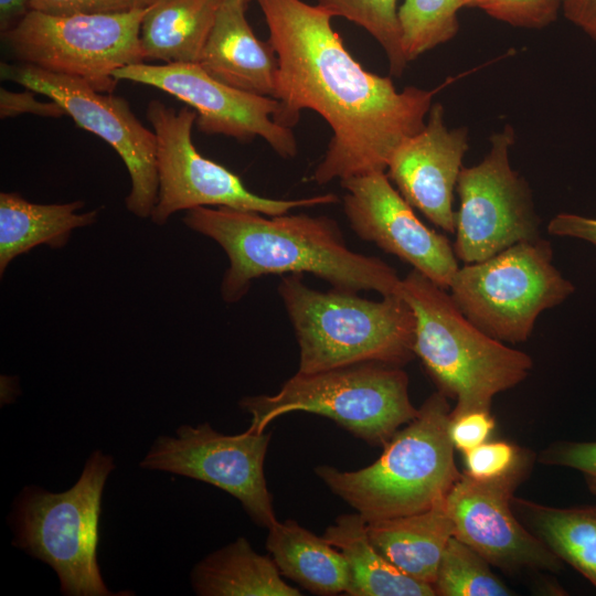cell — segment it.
<instances>
[{
  "label": "cell",
  "mask_w": 596,
  "mask_h": 596,
  "mask_svg": "<svg viewBox=\"0 0 596 596\" xmlns=\"http://www.w3.org/2000/svg\"><path fill=\"white\" fill-rule=\"evenodd\" d=\"M266 549L281 575L317 595L348 593L350 573L342 553L323 536L287 519L268 528Z\"/></svg>",
  "instance_id": "obj_21"
},
{
  "label": "cell",
  "mask_w": 596,
  "mask_h": 596,
  "mask_svg": "<svg viewBox=\"0 0 596 596\" xmlns=\"http://www.w3.org/2000/svg\"><path fill=\"white\" fill-rule=\"evenodd\" d=\"M564 17L596 43V0H564Z\"/></svg>",
  "instance_id": "obj_36"
},
{
  "label": "cell",
  "mask_w": 596,
  "mask_h": 596,
  "mask_svg": "<svg viewBox=\"0 0 596 596\" xmlns=\"http://www.w3.org/2000/svg\"><path fill=\"white\" fill-rule=\"evenodd\" d=\"M445 110L434 103L425 126L392 155L386 174L402 196L434 225L455 233L454 192L469 148L466 127L449 129Z\"/></svg>",
  "instance_id": "obj_17"
},
{
  "label": "cell",
  "mask_w": 596,
  "mask_h": 596,
  "mask_svg": "<svg viewBox=\"0 0 596 596\" xmlns=\"http://www.w3.org/2000/svg\"><path fill=\"white\" fill-rule=\"evenodd\" d=\"M523 453V449L511 443L487 440L464 453L465 472L476 479L503 476L518 464Z\"/></svg>",
  "instance_id": "obj_30"
},
{
  "label": "cell",
  "mask_w": 596,
  "mask_h": 596,
  "mask_svg": "<svg viewBox=\"0 0 596 596\" xmlns=\"http://www.w3.org/2000/svg\"><path fill=\"white\" fill-rule=\"evenodd\" d=\"M496 426L490 411L477 409L453 415L448 426L455 449L462 454L486 443Z\"/></svg>",
  "instance_id": "obj_33"
},
{
  "label": "cell",
  "mask_w": 596,
  "mask_h": 596,
  "mask_svg": "<svg viewBox=\"0 0 596 596\" xmlns=\"http://www.w3.org/2000/svg\"><path fill=\"white\" fill-rule=\"evenodd\" d=\"M462 8L465 0H404L397 14L406 61L453 40L459 32Z\"/></svg>",
  "instance_id": "obj_26"
},
{
  "label": "cell",
  "mask_w": 596,
  "mask_h": 596,
  "mask_svg": "<svg viewBox=\"0 0 596 596\" xmlns=\"http://www.w3.org/2000/svg\"><path fill=\"white\" fill-rule=\"evenodd\" d=\"M540 461L579 471L588 490L596 496V441L554 443L542 453Z\"/></svg>",
  "instance_id": "obj_31"
},
{
  "label": "cell",
  "mask_w": 596,
  "mask_h": 596,
  "mask_svg": "<svg viewBox=\"0 0 596 596\" xmlns=\"http://www.w3.org/2000/svg\"><path fill=\"white\" fill-rule=\"evenodd\" d=\"M447 290L485 333L519 343L530 338L539 316L565 301L575 287L554 266L551 243L540 237L465 264Z\"/></svg>",
  "instance_id": "obj_8"
},
{
  "label": "cell",
  "mask_w": 596,
  "mask_h": 596,
  "mask_svg": "<svg viewBox=\"0 0 596 596\" xmlns=\"http://www.w3.org/2000/svg\"><path fill=\"white\" fill-rule=\"evenodd\" d=\"M373 545L406 575L433 585L444 550L453 536L445 499L430 509L366 522Z\"/></svg>",
  "instance_id": "obj_19"
},
{
  "label": "cell",
  "mask_w": 596,
  "mask_h": 596,
  "mask_svg": "<svg viewBox=\"0 0 596 596\" xmlns=\"http://www.w3.org/2000/svg\"><path fill=\"white\" fill-rule=\"evenodd\" d=\"M146 10L72 15L30 10L1 39L21 63L111 93L118 82L115 71L145 61L140 28Z\"/></svg>",
  "instance_id": "obj_9"
},
{
  "label": "cell",
  "mask_w": 596,
  "mask_h": 596,
  "mask_svg": "<svg viewBox=\"0 0 596 596\" xmlns=\"http://www.w3.org/2000/svg\"><path fill=\"white\" fill-rule=\"evenodd\" d=\"M247 0H223L198 64L216 81L260 96H275L277 54L246 19Z\"/></svg>",
  "instance_id": "obj_18"
},
{
  "label": "cell",
  "mask_w": 596,
  "mask_h": 596,
  "mask_svg": "<svg viewBox=\"0 0 596 596\" xmlns=\"http://www.w3.org/2000/svg\"><path fill=\"white\" fill-rule=\"evenodd\" d=\"M450 413L448 397L437 391L373 464L352 471L321 465L315 473L366 522L426 511L461 475L448 432Z\"/></svg>",
  "instance_id": "obj_4"
},
{
  "label": "cell",
  "mask_w": 596,
  "mask_h": 596,
  "mask_svg": "<svg viewBox=\"0 0 596 596\" xmlns=\"http://www.w3.org/2000/svg\"><path fill=\"white\" fill-rule=\"evenodd\" d=\"M401 296L415 318L414 353L438 391L456 401L451 414L486 409L492 398L529 375L532 358L488 336L454 302L447 289L412 269Z\"/></svg>",
  "instance_id": "obj_5"
},
{
  "label": "cell",
  "mask_w": 596,
  "mask_h": 596,
  "mask_svg": "<svg viewBox=\"0 0 596 596\" xmlns=\"http://www.w3.org/2000/svg\"><path fill=\"white\" fill-rule=\"evenodd\" d=\"M21 114H34L45 117H62L65 115L63 108L50 99V102H40L35 98L34 92L26 89L24 92H11L7 88H0V117H15Z\"/></svg>",
  "instance_id": "obj_34"
},
{
  "label": "cell",
  "mask_w": 596,
  "mask_h": 596,
  "mask_svg": "<svg viewBox=\"0 0 596 596\" xmlns=\"http://www.w3.org/2000/svg\"><path fill=\"white\" fill-rule=\"evenodd\" d=\"M157 0H30L31 10L55 14H115L146 9Z\"/></svg>",
  "instance_id": "obj_32"
},
{
  "label": "cell",
  "mask_w": 596,
  "mask_h": 596,
  "mask_svg": "<svg viewBox=\"0 0 596 596\" xmlns=\"http://www.w3.org/2000/svg\"><path fill=\"white\" fill-rule=\"evenodd\" d=\"M277 290L298 342L299 373L365 362L403 366L415 356L416 318L400 295L370 300L353 291H320L301 274L283 276Z\"/></svg>",
  "instance_id": "obj_3"
},
{
  "label": "cell",
  "mask_w": 596,
  "mask_h": 596,
  "mask_svg": "<svg viewBox=\"0 0 596 596\" xmlns=\"http://www.w3.org/2000/svg\"><path fill=\"white\" fill-rule=\"evenodd\" d=\"M343 211L352 231L448 289L459 268L454 245L426 226L392 184L385 171L340 181Z\"/></svg>",
  "instance_id": "obj_16"
},
{
  "label": "cell",
  "mask_w": 596,
  "mask_h": 596,
  "mask_svg": "<svg viewBox=\"0 0 596 596\" xmlns=\"http://www.w3.org/2000/svg\"><path fill=\"white\" fill-rule=\"evenodd\" d=\"M562 0H465V8L483 11L517 28L540 30L556 21Z\"/></svg>",
  "instance_id": "obj_29"
},
{
  "label": "cell",
  "mask_w": 596,
  "mask_h": 596,
  "mask_svg": "<svg viewBox=\"0 0 596 596\" xmlns=\"http://www.w3.org/2000/svg\"><path fill=\"white\" fill-rule=\"evenodd\" d=\"M191 584L200 596H299L287 584L272 556L257 553L238 538L201 560L191 572Z\"/></svg>",
  "instance_id": "obj_24"
},
{
  "label": "cell",
  "mask_w": 596,
  "mask_h": 596,
  "mask_svg": "<svg viewBox=\"0 0 596 596\" xmlns=\"http://www.w3.org/2000/svg\"><path fill=\"white\" fill-rule=\"evenodd\" d=\"M531 461L524 450L503 476L476 479L464 472L445 498L453 536L508 573L525 568L557 572L562 567V561L520 523L512 509L513 493L528 476Z\"/></svg>",
  "instance_id": "obj_14"
},
{
  "label": "cell",
  "mask_w": 596,
  "mask_h": 596,
  "mask_svg": "<svg viewBox=\"0 0 596 596\" xmlns=\"http://www.w3.org/2000/svg\"><path fill=\"white\" fill-rule=\"evenodd\" d=\"M1 77L57 103L81 128L109 143L123 159L131 181L129 212L151 216L158 200L157 138L132 113L126 99L94 89L88 83L30 64L1 63Z\"/></svg>",
  "instance_id": "obj_12"
},
{
  "label": "cell",
  "mask_w": 596,
  "mask_h": 596,
  "mask_svg": "<svg viewBox=\"0 0 596 596\" xmlns=\"http://www.w3.org/2000/svg\"><path fill=\"white\" fill-rule=\"evenodd\" d=\"M490 149L475 166L462 167L456 191L454 251L465 264L487 259L520 242L540 238L529 184L510 163L515 134L510 125L490 137Z\"/></svg>",
  "instance_id": "obj_11"
},
{
  "label": "cell",
  "mask_w": 596,
  "mask_h": 596,
  "mask_svg": "<svg viewBox=\"0 0 596 596\" xmlns=\"http://www.w3.org/2000/svg\"><path fill=\"white\" fill-rule=\"evenodd\" d=\"M117 81L159 88L189 105L202 132L220 134L240 141L263 138L283 158H294L298 147L291 128L279 124L281 104L227 86L210 76L198 63H145L121 67Z\"/></svg>",
  "instance_id": "obj_15"
},
{
  "label": "cell",
  "mask_w": 596,
  "mask_h": 596,
  "mask_svg": "<svg viewBox=\"0 0 596 596\" xmlns=\"http://www.w3.org/2000/svg\"><path fill=\"white\" fill-rule=\"evenodd\" d=\"M562 1H564V0H562Z\"/></svg>",
  "instance_id": "obj_38"
},
{
  "label": "cell",
  "mask_w": 596,
  "mask_h": 596,
  "mask_svg": "<svg viewBox=\"0 0 596 596\" xmlns=\"http://www.w3.org/2000/svg\"><path fill=\"white\" fill-rule=\"evenodd\" d=\"M438 596H510L512 590L490 570L475 550L451 536L433 584Z\"/></svg>",
  "instance_id": "obj_27"
},
{
  "label": "cell",
  "mask_w": 596,
  "mask_h": 596,
  "mask_svg": "<svg viewBox=\"0 0 596 596\" xmlns=\"http://www.w3.org/2000/svg\"><path fill=\"white\" fill-rule=\"evenodd\" d=\"M270 434L225 435L209 423L181 425L175 437L159 436L139 466L207 482L236 498L252 521L269 528L278 520L264 461Z\"/></svg>",
  "instance_id": "obj_13"
},
{
  "label": "cell",
  "mask_w": 596,
  "mask_h": 596,
  "mask_svg": "<svg viewBox=\"0 0 596 596\" xmlns=\"http://www.w3.org/2000/svg\"><path fill=\"white\" fill-rule=\"evenodd\" d=\"M183 222L226 253L230 265L221 285L226 302L243 298L259 277L304 273L339 290L401 296L396 270L381 258L350 249L329 216L199 206L188 210Z\"/></svg>",
  "instance_id": "obj_2"
},
{
  "label": "cell",
  "mask_w": 596,
  "mask_h": 596,
  "mask_svg": "<svg viewBox=\"0 0 596 596\" xmlns=\"http://www.w3.org/2000/svg\"><path fill=\"white\" fill-rule=\"evenodd\" d=\"M344 556L350 596H436L433 585L393 565L371 542L365 519L358 512L339 515L322 535Z\"/></svg>",
  "instance_id": "obj_22"
},
{
  "label": "cell",
  "mask_w": 596,
  "mask_h": 596,
  "mask_svg": "<svg viewBox=\"0 0 596 596\" xmlns=\"http://www.w3.org/2000/svg\"><path fill=\"white\" fill-rule=\"evenodd\" d=\"M547 232L554 236L578 238L596 246V217L558 213L549 222Z\"/></svg>",
  "instance_id": "obj_35"
},
{
  "label": "cell",
  "mask_w": 596,
  "mask_h": 596,
  "mask_svg": "<svg viewBox=\"0 0 596 596\" xmlns=\"http://www.w3.org/2000/svg\"><path fill=\"white\" fill-rule=\"evenodd\" d=\"M512 505L547 549L596 587V505L555 508L514 497Z\"/></svg>",
  "instance_id": "obj_25"
},
{
  "label": "cell",
  "mask_w": 596,
  "mask_h": 596,
  "mask_svg": "<svg viewBox=\"0 0 596 596\" xmlns=\"http://www.w3.org/2000/svg\"><path fill=\"white\" fill-rule=\"evenodd\" d=\"M332 17L361 26L382 46L391 74L402 76L406 61L401 39L397 0H316Z\"/></svg>",
  "instance_id": "obj_28"
},
{
  "label": "cell",
  "mask_w": 596,
  "mask_h": 596,
  "mask_svg": "<svg viewBox=\"0 0 596 596\" xmlns=\"http://www.w3.org/2000/svg\"><path fill=\"white\" fill-rule=\"evenodd\" d=\"M146 116L157 138L159 192L150 216L156 224L162 225L172 214L199 206L279 215L297 207L338 201L333 193L292 200L260 196L248 190L238 175L195 149L192 128L196 113L193 109L177 110L153 99L147 106Z\"/></svg>",
  "instance_id": "obj_10"
},
{
  "label": "cell",
  "mask_w": 596,
  "mask_h": 596,
  "mask_svg": "<svg viewBox=\"0 0 596 596\" xmlns=\"http://www.w3.org/2000/svg\"><path fill=\"white\" fill-rule=\"evenodd\" d=\"M30 10V0H0L1 33L14 28Z\"/></svg>",
  "instance_id": "obj_37"
},
{
  "label": "cell",
  "mask_w": 596,
  "mask_h": 596,
  "mask_svg": "<svg viewBox=\"0 0 596 596\" xmlns=\"http://www.w3.org/2000/svg\"><path fill=\"white\" fill-rule=\"evenodd\" d=\"M81 200L61 204H35L15 192L0 193V274L19 255L45 244L62 247L71 232L97 219L98 210L84 213Z\"/></svg>",
  "instance_id": "obj_20"
},
{
  "label": "cell",
  "mask_w": 596,
  "mask_h": 596,
  "mask_svg": "<svg viewBox=\"0 0 596 596\" xmlns=\"http://www.w3.org/2000/svg\"><path fill=\"white\" fill-rule=\"evenodd\" d=\"M252 419L247 430L265 432L277 417L302 411L333 419L371 445L384 446L418 413L402 366L358 363L288 379L274 395L243 397Z\"/></svg>",
  "instance_id": "obj_7"
},
{
  "label": "cell",
  "mask_w": 596,
  "mask_h": 596,
  "mask_svg": "<svg viewBox=\"0 0 596 596\" xmlns=\"http://www.w3.org/2000/svg\"><path fill=\"white\" fill-rule=\"evenodd\" d=\"M223 0H157L147 8L140 28L146 58L199 63Z\"/></svg>",
  "instance_id": "obj_23"
},
{
  "label": "cell",
  "mask_w": 596,
  "mask_h": 596,
  "mask_svg": "<svg viewBox=\"0 0 596 596\" xmlns=\"http://www.w3.org/2000/svg\"><path fill=\"white\" fill-rule=\"evenodd\" d=\"M278 60L274 98L279 124L292 128L302 109L318 113L332 136L311 180L385 171L397 147L423 129L434 97L455 77L432 89L397 91L391 77L362 67L320 6L302 0H257Z\"/></svg>",
  "instance_id": "obj_1"
},
{
  "label": "cell",
  "mask_w": 596,
  "mask_h": 596,
  "mask_svg": "<svg viewBox=\"0 0 596 596\" xmlns=\"http://www.w3.org/2000/svg\"><path fill=\"white\" fill-rule=\"evenodd\" d=\"M115 469L110 455L95 450L78 480L66 491L25 486L8 522L12 544L49 564L66 596H109L97 563L99 518L105 482Z\"/></svg>",
  "instance_id": "obj_6"
}]
</instances>
